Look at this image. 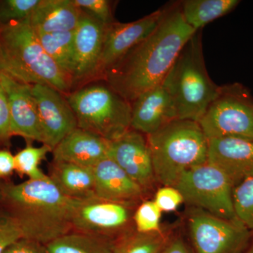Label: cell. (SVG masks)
I'll return each instance as SVG.
<instances>
[{"label":"cell","mask_w":253,"mask_h":253,"mask_svg":"<svg viewBox=\"0 0 253 253\" xmlns=\"http://www.w3.org/2000/svg\"><path fill=\"white\" fill-rule=\"evenodd\" d=\"M11 136L13 135L9 103L0 83V145L9 144Z\"/></svg>","instance_id":"d6a6232c"},{"label":"cell","mask_w":253,"mask_h":253,"mask_svg":"<svg viewBox=\"0 0 253 253\" xmlns=\"http://www.w3.org/2000/svg\"><path fill=\"white\" fill-rule=\"evenodd\" d=\"M0 83L9 103L12 135L21 136L28 142L42 143L38 107L31 84L16 81L1 73Z\"/></svg>","instance_id":"9a60e30c"},{"label":"cell","mask_w":253,"mask_h":253,"mask_svg":"<svg viewBox=\"0 0 253 253\" xmlns=\"http://www.w3.org/2000/svg\"><path fill=\"white\" fill-rule=\"evenodd\" d=\"M3 253H47L45 246L27 239L18 240Z\"/></svg>","instance_id":"836d02e7"},{"label":"cell","mask_w":253,"mask_h":253,"mask_svg":"<svg viewBox=\"0 0 253 253\" xmlns=\"http://www.w3.org/2000/svg\"><path fill=\"white\" fill-rule=\"evenodd\" d=\"M108 25L83 11L74 31V66L72 84L94 81Z\"/></svg>","instance_id":"5bb4252c"},{"label":"cell","mask_w":253,"mask_h":253,"mask_svg":"<svg viewBox=\"0 0 253 253\" xmlns=\"http://www.w3.org/2000/svg\"><path fill=\"white\" fill-rule=\"evenodd\" d=\"M136 207L97 197L78 200L73 230L116 241L134 229L133 215Z\"/></svg>","instance_id":"30bf717a"},{"label":"cell","mask_w":253,"mask_h":253,"mask_svg":"<svg viewBox=\"0 0 253 253\" xmlns=\"http://www.w3.org/2000/svg\"><path fill=\"white\" fill-rule=\"evenodd\" d=\"M208 139L238 138L253 141V98L239 83L220 86L217 97L199 121Z\"/></svg>","instance_id":"52a82bcc"},{"label":"cell","mask_w":253,"mask_h":253,"mask_svg":"<svg viewBox=\"0 0 253 253\" xmlns=\"http://www.w3.org/2000/svg\"><path fill=\"white\" fill-rule=\"evenodd\" d=\"M174 187L191 207L224 219H236L234 186L221 169L208 161L184 172Z\"/></svg>","instance_id":"ba28073f"},{"label":"cell","mask_w":253,"mask_h":253,"mask_svg":"<svg viewBox=\"0 0 253 253\" xmlns=\"http://www.w3.org/2000/svg\"><path fill=\"white\" fill-rule=\"evenodd\" d=\"M114 240L71 230L45 245L47 253H113Z\"/></svg>","instance_id":"603a6c76"},{"label":"cell","mask_w":253,"mask_h":253,"mask_svg":"<svg viewBox=\"0 0 253 253\" xmlns=\"http://www.w3.org/2000/svg\"><path fill=\"white\" fill-rule=\"evenodd\" d=\"M49 172L50 179L68 197L79 200L96 197L93 168L53 161Z\"/></svg>","instance_id":"44dd1931"},{"label":"cell","mask_w":253,"mask_h":253,"mask_svg":"<svg viewBox=\"0 0 253 253\" xmlns=\"http://www.w3.org/2000/svg\"><path fill=\"white\" fill-rule=\"evenodd\" d=\"M78 200L63 194L49 175L2 184L1 203L18 221L23 238L44 246L73 230Z\"/></svg>","instance_id":"7a4b0ae2"},{"label":"cell","mask_w":253,"mask_h":253,"mask_svg":"<svg viewBox=\"0 0 253 253\" xmlns=\"http://www.w3.org/2000/svg\"><path fill=\"white\" fill-rule=\"evenodd\" d=\"M66 98L82 129L109 141L131 129V103L108 84L83 86Z\"/></svg>","instance_id":"8992f818"},{"label":"cell","mask_w":253,"mask_h":253,"mask_svg":"<svg viewBox=\"0 0 253 253\" xmlns=\"http://www.w3.org/2000/svg\"><path fill=\"white\" fill-rule=\"evenodd\" d=\"M49 152H52V149L45 144L39 147L27 145L14 155L15 171L21 176H28V179L46 178L48 175L41 170L40 164Z\"/></svg>","instance_id":"484cf974"},{"label":"cell","mask_w":253,"mask_h":253,"mask_svg":"<svg viewBox=\"0 0 253 253\" xmlns=\"http://www.w3.org/2000/svg\"><path fill=\"white\" fill-rule=\"evenodd\" d=\"M233 204L236 218L253 234V176L234 186Z\"/></svg>","instance_id":"4316f807"},{"label":"cell","mask_w":253,"mask_h":253,"mask_svg":"<svg viewBox=\"0 0 253 253\" xmlns=\"http://www.w3.org/2000/svg\"><path fill=\"white\" fill-rule=\"evenodd\" d=\"M188 225L194 253H245L253 233L237 218L224 219L191 207Z\"/></svg>","instance_id":"9c48e42d"},{"label":"cell","mask_w":253,"mask_h":253,"mask_svg":"<svg viewBox=\"0 0 253 253\" xmlns=\"http://www.w3.org/2000/svg\"><path fill=\"white\" fill-rule=\"evenodd\" d=\"M161 213L162 211L154 200H145L134 211L133 215L134 229L142 234L157 232L161 230Z\"/></svg>","instance_id":"83f0119b"},{"label":"cell","mask_w":253,"mask_h":253,"mask_svg":"<svg viewBox=\"0 0 253 253\" xmlns=\"http://www.w3.org/2000/svg\"><path fill=\"white\" fill-rule=\"evenodd\" d=\"M208 162L221 169L234 187L253 176V141L238 138L208 139Z\"/></svg>","instance_id":"e0dca14e"},{"label":"cell","mask_w":253,"mask_h":253,"mask_svg":"<svg viewBox=\"0 0 253 253\" xmlns=\"http://www.w3.org/2000/svg\"><path fill=\"white\" fill-rule=\"evenodd\" d=\"M22 238V231L16 218L5 208L0 209V253Z\"/></svg>","instance_id":"f546056e"},{"label":"cell","mask_w":253,"mask_h":253,"mask_svg":"<svg viewBox=\"0 0 253 253\" xmlns=\"http://www.w3.org/2000/svg\"><path fill=\"white\" fill-rule=\"evenodd\" d=\"M245 253H253V241H251L249 249H247V251Z\"/></svg>","instance_id":"8d00e7d4"},{"label":"cell","mask_w":253,"mask_h":253,"mask_svg":"<svg viewBox=\"0 0 253 253\" xmlns=\"http://www.w3.org/2000/svg\"><path fill=\"white\" fill-rule=\"evenodd\" d=\"M14 171V155L8 150H0V179L9 177Z\"/></svg>","instance_id":"e575fe53"},{"label":"cell","mask_w":253,"mask_h":253,"mask_svg":"<svg viewBox=\"0 0 253 253\" xmlns=\"http://www.w3.org/2000/svg\"><path fill=\"white\" fill-rule=\"evenodd\" d=\"M76 6L104 24L113 23L111 1L108 0H73Z\"/></svg>","instance_id":"4dcf8cb0"},{"label":"cell","mask_w":253,"mask_h":253,"mask_svg":"<svg viewBox=\"0 0 253 253\" xmlns=\"http://www.w3.org/2000/svg\"><path fill=\"white\" fill-rule=\"evenodd\" d=\"M196 32L184 21L180 1L168 5L154 31L109 68L103 81L131 104L163 83Z\"/></svg>","instance_id":"6da1fadb"},{"label":"cell","mask_w":253,"mask_h":253,"mask_svg":"<svg viewBox=\"0 0 253 253\" xmlns=\"http://www.w3.org/2000/svg\"><path fill=\"white\" fill-rule=\"evenodd\" d=\"M2 199V184H0V203L1 202Z\"/></svg>","instance_id":"74e56055"},{"label":"cell","mask_w":253,"mask_h":253,"mask_svg":"<svg viewBox=\"0 0 253 253\" xmlns=\"http://www.w3.org/2000/svg\"><path fill=\"white\" fill-rule=\"evenodd\" d=\"M82 14L73 0H40L28 20L38 33L74 31Z\"/></svg>","instance_id":"ffe728a7"},{"label":"cell","mask_w":253,"mask_h":253,"mask_svg":"<svg viewBox=\"0 0 253 253\" xmlns=\"http://www.w3.org/2000/svg\"><path fill=\"white\" fill-rule=\"evenodd\" d=\"M109 158L140 186L146 196L154 189L157 182L146 135L131 129L110 141Z\"/></svg>","instance_id":"4fadbf2b"},{"label":"cell","mask_w":253,"mask_h":253,"mask_svg":"<svg viewBox=\"0 0 253 253\" xmlns=\"http://www.w3.org/2000/svg\"><path fill=\"white\" fill-rule=\"evenodd\" d=\"M178 119L172 96L162 83L131 103V129L147 136Z\"/></svg>","instance_id":"2e32d148"},{"label":"cell","mask_w":253,"mask_h":253,"mask_svg":"<svg viewBox=\"0 0 253 253\" xmlns=\"http://www.w3.org/2000/svg\"><path fill=\"white\" fill-rule=\"evenodd\" d=\"M157 184L174 186L186 171L208 161V139L199 123L176 119L146 136Z\"/></svg>","instance_id":"277c9868"},{"label":"cell","mask_w":253,"mask_h":253,"mask_svg":"<svg viewBox=\"0 0 253 253\" xmlns=\"http://www.w3.org/2000/svg\"><path fill=\"white\" fill-rule=\"evenodd\" d=\"M201 31L186 42L162 83L175 104L178 119L197 123L220 89L206 69Z\"/></svg>","instance_id":"5b68a950"},{"label":"cell","mask_w":253,"mask_h":253,"mask_svg":"<svg viewBox=\"0 0 253 253\" xmlns=\"http://www.w3.org/2000/svg\"><path fill=\"white\" fill-rule=\"evenodd\" d=\"M36 33L46 54L72 82L71 77L74 66V31Z\"/></svg>","instance_id":"cb8c5ba5"},{"label":"cell","mask_w":253,"mask_h":253,"mask_svg":"<svg viewBox=\"0 0 253 253\" xmlns=\"http://www.w3.org/2000/svg\"><path fill=\"white\" fill-rule=\"evenodd\" d=\"M40 0H0V26L27 20Z\"/></svg>","instance_id":"f1b7e54d"},{"label":"cell","mask_w":253,"mask_h":253,"mask_svg":"<svg viewBox=\"0 0 253 253\" xmlns=\"http://www.w3.org/2000/svg\"><path fill=\"white\" fill-rule=\"evenodd\" d=\"M166 6L130 23L113 21L108 25L95 80H102L106 71L157 27Z\"/></svg>","instance_id":"8fae6325"},{"label":"cell","mask_w":253,"mask_h":253,"mask_svg":"<svg viewBox=\"0 0 253 253\" xmlns=\"http://www.w3.org/2000/svg\"><path fill=\"white\" fill-rule=\"evenodd\" d=\"M163 253H193L180 236H171Z\"/></svg>","instance_id":"d590c367"},{"label":"cell","mask_w":253,"mask_h":253,"mask_svg":"<svg viewBox=\"0 0 253 253\" xmlns=\"http://www.w3.org/2000/svg\"><path fill=\"white\" fill-rule=\"evenodd\" d=\"M110 141L78 127L53 149V161L94 168L109 157Z\"/></svg>","instance_id":"d6986e66"},{"label":"cell","mask_w":253,"mask_h":253,"mask_svg":"<svg viewBox=\"0 0 253 253\" xmlns=\"http://www.w3.org/2000/svg\"><path fill=\"white\" fill-rule=\"evenodd\" d=\"M154 202L162 212H174L183 202L184 198L174 186H163L155 194Z\"/></svg>","instance_id":"1f68e13d"},{"label":"cell","mask_w":253,"mask_h":253,"mask_svg":"<svg viewBox=\"0 0 253 253\" xmlns=\"http://www.w3.org/2000/svg\"><path fill=\"white\" fill-rule=\"evenodd\" d=\"M38 107L42 144L54 149L68 134L78 128L77 120L66 96L47 84L31 85Z\"/></svg>","instance_id":"7c38bea8"},{"label":"cell","mask_w":253,"mask_h":253,"mask_svg":"<svg viewBox=\"0 0 253 253\" xmlns=\"http://www.w3.org/2000/svg\"><path fill=\"white\" fill-rule=\"evenodd\" d=\"M92 168L99 199L136 206L146 200L140 186L111 158H104Z\"/></svg>","instance_id":"ac0fdd59"},{"label":"cell","mask_w":253,"mask_h":253,"mask_svg":"<svg viewBox=\"0 0 253 253\" xmlns=\"http://www.w3.org/2000/svg\"><path fill=\"white\" fill-rule=\"evenodd\" d=\"M0 73L28 84H47L63 94L72 82L43 49L28 20L0 26Z\"/></svg>","instance_id":"3957f363"},{"label":"cell","mask_w":253,"mask_h":253,"mask_svg":"<svg viewBox=\"0 0 253 253\" xmlns=\"http://www.w3.org/2000/svg\"><path fill=\"white\" fill-rule=\"evenodd\" d=\"M240 3L238 0H185L180 1L184 21L195 31L229 14Z\"/></svg>","instance_id":"7402d4cb"},{"label":"cell","mask_w":253,"mask_h":253,"mask_svg":"<svg viewBox=\"0 0 253 253\" xmlns=\"http://www.w3.org/2000/svg\"><path fill=\"white\" fill-rule=\"evenodd\" d=\"M171 236L162 229L149 234L134 229L116 240L113 253H163Z\"/></svg>","instance_id":"d4e9b609"}]
</instances>
